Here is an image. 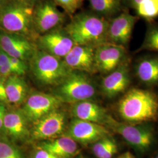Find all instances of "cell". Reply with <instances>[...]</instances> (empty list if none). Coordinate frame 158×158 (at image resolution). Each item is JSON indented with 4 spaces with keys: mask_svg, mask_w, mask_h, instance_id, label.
<instances>
[{
    "mask_svg": "<svg viewBox=\"0 0 158 158\" xmlns=\"http://www.w3.org/2000/svg\"><path fill=\"white\" fill-rule=\"evenodd\" d=\"M118 112L124 123L139 124L158 119V96L152 91L133 88L119 100Z\"/></svg>",
    "mask_w": 158,
    "mask_h": 158,
    "instance_id": "1",
    "label": "cell"
},
{
    "mask_svg": "<svg viewBox=\"0 0 158 158\" xmlns=\"http://www.w3.org/2000/svg\"><path fill=\"white\" fill-rule=\"evenodd\" d=\"M109 19L95 14L83 12L75 14L64 28L75 45L96 47L107 42Z\"/></svg>",
    "mask_w": 158,
    "mask_h": 158,
    "instance_id": "2",
    "label": "cell"
},
{
    "mask_svg": "<svg viewBox=\"0 0 158 158\" xmlns=\"http://www.w3.org/2000/svg\"><path fill=\"white\" fill-rule=\"evenodd\" d=\"M34 6L19 0H10L0 6V27L4 32L32 40L37 36L34 27Z\"/></svg>",
    "mask_w": 158,
    "mask_h": 158,
    "instance_id": "3",
    "label": "cell"
},
{
    "mask_svg": "<svg viewBox=\"0 0 158 158\" xmlns=\"http://www.w3.org/2000/svg\"><path fill=\"white\" fill-rule=\"evenodd\" d=\"M29 62L34 77L42 85H58L72 72L60 58L41 50L36 49Z\"/></svg>",
    "mask_w": 158,
    "mask_h": 158,
    "instance_id": "4",
    "label": "cell"
},
{
    "mask_svg": "<svg viewBox=\"0 0 158 158\" xmlns=\"http://www.w3.org/2000/svg\"><path fill=\"white\" fill-rule=\"evenodd\" d=\"M55 94L62 102L74 104L90 100L95 96L96 89L85 74L72 72L57 85Z\"/></svg>",
    "mask_w": 158,
    "mask_h": 158,
    "instance_id": "5",
    "label": "cell"
},
{
    "mask_svg": "<svg viewBox=\"0 0 158 158\" xmlns=\"http://www.w3.org/2000/svg\"><path fill=\"white\" fill-rule=\"evenodd\" d=\"M106 126L121 136L130 146L140 152L148 151L155 141L152 128L143 124L120 123L111 117Z\"/></svg>",
    "mask_w": 158,
    "mask_h": 158,
    "instance_id": "6",
    "label": "cell"
},
{
    "mask_svg": "<svg viewBox=\"0 0 158 158\" xmlns=\"http://www.w3.org/2000/svg\"><path fill=\"white\" fill-rule=\"evenodd\" d=\"M64 20V14L52 1H39L34 6V29L39 36L58 28Z\"/></svg>",
    "mask_w": 158,
    "mask_h": 158,
    "instance_id": "7",
    "label": "cell"
},
{
    "mask_svg": "<svg viewBox=\"0 0 158 158\" xmlns=\"http://www.w3.org/2000/svg\"><path fill=\"white\" fill-rule=\"evenodd\" d=\"M139 18L124 10L118 15L109 19L107 42L127 48L130 43L134 29Z\"/></svg>",
    "mask_w": 158,
    "mask_h": 158,
    "instance_id": "8",
    "label": "cell"
},
{
    "mask_svg": "<svg viewBox=\"0 0 158 158\" xmlns=\"http://www.w3.org/2000/svg\"><path fill=\"white\" fill-rule=\"evenodd\" d=\"M128 58L126 48L123 46L106 42L95 48L96 71L102 74L110 73Z\"/></svg>",
    "mask_w": 158,
    "mask_h": 158,
    "instance_id": "9",
    "label": "cell"
},
{
    "mask_svg": "<svg viewBox=\"0 0 158 158\" xmlns=\"http://www.w3.org/2000/svg\"><path fill=\"white\" fill-rule=\"evenodd\" d=\"M62 103L55 95L35 92L28 96L21 110L29 121L34 124L57 110Z\"/></svg>",
    "mask_w": 158,
    "mask_h": 158,
    "instance_id": "10",
    "label": "cell"
},
{
    "mask_svg": "<svg viewBox=\"0 0 158 158\" xmlns=\"http://www.w3.org/2000/svg\"><path fill=\"white\" fill-rule=\"evenodd\" d=\"M38 44L41 51L60 59L66 56L75 45L64 28H59L40 35Z\"/></svg>",
    "mask_w": 158,
    "mask_h": 158,
    "instance_id": "11",
    "label": "cell"
},
{
    "mask_svg": "<svg viewBox=\"0 0 158 158\" xmlns=\"http://www.w3.org/2000/svg\"><path fill=\"white\" fill-rule=\"evenodd\" d=\"M33 124L31 129V137L33 139H53L62 134L66 124V115L57 109Z\"/></svg>",
    "mask_w": 158,
    "mask_h": 158,
    "instance_id": "12",
    "label": "cell"
},
{
    "mask_svg": "<svg viewBox=\"0 0 158 158\" xmlns=\"http://www.w3.org/2000/svg\"><path fill=\"white\" fill-rule=\"evenodd\" d=\"M66 136L76 142L87 145L110 136V131L104 125L74 118L69 125Z\"/></svg>",
    "mask_w": 158,
    "mask_h": 158,
    "instance_id": "13",
    "label": "cell"
},
{
    "mask_svg": "<svg viewBox=\"0 0 158 158\" xmlns=\"http://www.w3.org/2000/svg\"><path fill=\"white\" fill-rule=\"evenodd\" d=\"M31 40L18 34L1 32L0 48L8 56L27 62L36 51Z\"/></svg>",
    "mask_w": 158,
    "mask_h": 158,
    "instance_id": "14",
    "label": "cell"
},
{
    "mask_svg": "<svg viewBox=\"0 0 158 158\" xmlns=\"http://www.w3.org/2000/svg\"><path fill=\"white\" fill-rule=\"evenodd\" d=\"M130 81V60L128 58L103 79L102 83V91L107 97H115L128 88Z\"/></svg>",
    "mask_w": 158,
    "mask_h": 158,
    "instance_id": "15",
    "label": "cell"
},
{
    "mask_svg": "<svg viewBox=\"0 0 158 158\" xmlns=\"http://www.w3.org/2000/svg\"><path fill=\"white\" fill-rule=\"evenodd\" d=\"M95 48L91 46L75 45L64 57L63 61L71 70L93 73L96 72Z\"/></svg>",
    "mask_w": 158,
    "mask_h": 158,
    "instance_id": "16",
    "label": "cell"
},
{
    "mask_svg": "<svg viewBox=\"0 0 158 158\" xmlns=\"http://www.w3.org/2000/svg\"><path fill=\"white\" fill-rule=\"evenodd\" d=\"M29 123L22 110L6 112L4 121V132L14 141H25L31 137Z\"/></svg>",
    "mask_w": 158,
    "mask_h": 158,
    "instance_id": "17",
    "label": "cell"
},
{
    "mask_svg": "<svg viewBox=\"0 0 158 158\" xmlns=\"http://www.w3.org/2000/svg\"><path fill=\"white\" fill-rule=\"evenodd\" d=\"M71 113L74 118L102 125H106L111 117L104 108L90 100L74 103Z\"/></svg>",
    "mask_w": 158,
    "mask_h": 158,
    "instance_id": "18",
    "label": "cell"
},
{
    "mask_svg": "<svg viewBox=\"0 0 158 158\" xmlns=\"http://www.w3.org/2000/svg\"><path fill=\"white\" fill-rule=\"evenodd\" d=\"M138 80L148 85H158V55H150L140 58L135 66Z\"/></svg>",
    "mask_w": 158,
    "mask_h": 158,
    "instance_id": "19",
    "label": "cell"
},
{
    "mask_svg": "<svg viewBox=\"0 0 158 158\" xmlns=\"http://www.w3.org/2000/svg\"><path fill=\"white\" fill-rule=\"evenodd\" d=\"M40 148L46 150L60 158H72L77 154V142L68 136L44 142Z\"/></svg>",
    "mask_w": 158,
    "mask_h": 158,
    "instance_id": "20",
    "label": "cell"
},
{
    "mask_svg": "<svg viewBox=\"0 0 158 158\" xmlns=\"http://www.w3.org/2000/svg\"><path fill=\"white\" fill-rule=\"evenodd\" d=\"M6 93L8 103L16 106L23 104L28 97V86L20 76L12 74L6 80Z\"/></svg>",
    "mask_w": 158,
    "mask_h": 158,
    "instance_id": "21",
    "label": "cell"
},
{
    "mask_svg": "<svg viewBox=\"0 0 158 158\" xmlns=\"http://www.w3.org/2000/svg\"><path fill=\"white\" fill-rule=\"evenodd\" d=\"M124 5L132 9L136 16L148 23L158 18V0H124Z\"/></svg>",
    "mask_w": 158,
    "mask_h": 158,
    "instance_id": "22",
    "label": "cell"
},
{
    "mask_svg": "<svg viewBox=\"0 0 158 158\" xmlns=\"http://www.w3.org/2000/svg\"><path fill=\"white\" fill-rule=\"evenodd\" d=\"M91 10L96 14L110 19L124 9V0H88Z\"/></svg>",
    "mask_w": 158,
    "mask_h": 158,
    "instance_id": "23",
    "label": "cell"
},
{
    "mask_svg": "<svg viewBox=\"0 0 158 158\" xmlns=\"http://www.w3.org/2000/svg\"><path fill=\"white\" fill-rule=\"evenodd\" d=\"M92 150L97 158H113L118 152V145L114 139L108 136L94 143Z\"/></svg>",
    "mask_w": 158,
    "mask_h": 158,
    "instance_id": "24",
    "label": "cell"
},
{
    "mask_svg": "<svg viewBox=\"0 0 158 158\" xmlns=\"http://www.w3.org/2000/svg\"><path fill=\"white\" fill-rule=\"evenodd\" d=\"M150 51L158 53V23H148L142 44L136 52Z\"/></svg>",
    "mask_w": 158,
    "mask_h": 158,
    "instance_id": "25",
    "label": "cell"
},
{
    "mask_svg": "<svg viewBox=\"0 0 158 158\" xmlns=\"http://www.w3.org/2000/svg\"><path fill=\"white\" fill-rule=\"evenodd\" d=\"M83 1L84 0H53L55 4L61 7L71 18L83 6Z\"/></svg>",
    "mask_w": 158,
    "mask_h": 158,
    "instance_id": "26",
    "label": "cell"
},
{
    "mask_svg": "<svg viewBox=\"0 0 158 158\" xmlns=\"http://www.w3.org/2000/svg\"><path fill=\"white\" fill-rule=\"evenodd\" d=\"M0 158H23L22 153L10 143L0 141Z\"/></svg>",
    "mask_w": 158,
    "mask_h": 158,
    "instance_id": "27",
    "label": "cell"
},
{
    "mask_svg": "<svg viewBox=\"0 0 158 158\" xmlns=\"http://www.w3.org/2000/svg\"><path fill=\"white\" fill-rule=\"evenodd\" d=\"M9 64L11 68L13 74L21 76L26 73L28 70L26 62L19 59L10 57Z\"/></svg>",
    "mask_w": 158,
    "mask_h": 158,
    "instance_id": "28",
    "label": "cell"
},
{
    "mask_svg": "<svg viewBox=\"0 0 158 158\" xmlns=\"http://www.w3.org/2000/svg\"><path fill=\"white\" fill-rule=\"evenodd\" d=\"M33 158H60L46 150L40 148L34 153Z\"/></svg>",
    "mask_w": 158,
    "mask_h": 158,
    "instance_id": "29",
    "label": "cell"
},
{
    "mask_svg": "<svg viewBox=\"0 0 158 158\" xmlns=\"http://www.w3.org/2000/svg\"><path fill=\"white\" fill-rule=\"evenodd\" d=\"M6 79L0 76V102L8 103L6 93L5 83Z\"/></svg>",
    "mask_w": 158,
    "mask_h": 158,
    "instance_id": "30",
    "label": "cell"
},
{
    "mask_svg": "<svg viewBox=\"0 0 158 158\" xmlns=\"http://www.w3.org/2000/svg\"><path fill=\"white\" fill-rule=\"evenodd\" d=\"M12 74L13 73L9 63L5 66L0 67V76L6 79Z\"/></svg>",
    "mask_w": 158,
    "mask_h": 158,
    "instance_id": "31",
    "label": "cell"
},
{
    "mask_svg": "<svg viewBox=\"0 0 158 158\" xmlns=\"http://www.w3.org/2000/svg\"><path fill=\"white\" fill-rule=\"evenodd\" d=\"M6 112L5 106L0 102V132H4V121Z\"/></svg>",
    "mask_w": 158,
    "mask_h": 158,
    "instance_id": "32",
    "label": "cell"
},
{
    "mask_svg": "<svg viewBox=\"0 0 158 158\" xmlns=\"http://www.w3.org/2000/svg\"><path fill=\"white\" fill-rule=\"evenodd\" d=\"M10 59V56L0 48V67L8 64Z\"/></svg>",
    "mask_w": 158,
    "mask_h": 158,
    "instance_id": "33",
    "label": "cell"
},
{
    "mask_svg": "<svg viewBox=\"0 0 158 158\" xmlns=\"http://www.w3.org/2000/svg\"><path fill=\"white\" fill-rule=\"evenodd\" d=\"M23 3L28 5V6H35V4H36L38 2L39 0H19Z\"/></svg>",
    "mask_w": 158,
    "mask_h": 158,
    "instance_id": "34",
    "label": "cell"
},
{
    "mask_svg": "<svg viewBox=\"0 0 158 158\" xmlns=\"http://www.w3.org/2000/svg\"><path fill=\"white\" fill-rule=\"evenodd\" d=\"M117 158H135V156L130 152L124 153Z\"/></svg>",
    "mask_w": 158,
    "mask_h": 158,
    "instance_id": "35",
    "label": "cell"
},
{
    "mask_svg": "<svg viewBox=\"0 0 158 158\" xmlns=\"http://www.w3.org/2000/svg\"><path fill=\"white\" fill-rule=\"evenodd\" d=\"M10 1V0H0V4H2L5 3V2H7V1Z\"/></svg>",
    "mask_w": 158,
    "mask_h": 158,
    "instance_id": "36",
    "label": "cell"
},
{
    "mask_svg": "<svg viewBox=\"0 0 158 158\" xmlns=\"http://www.w3.org/2000/svg\"><path fill=\"white\" fill-rule=\"evenodd\" d=\"M85 158V157H83V156H79V158Z\"/></svg>",
    "mask_w": 158,
    "mask_h": 158,
    "instance_id": "37",
    "label": "cell"
},
{
    "mask_svg": "<svg viewBox=\"0 0 158 158\" xmlns=\"http://www.w3.org/2000/svg\"><path fill=\"white\" fill-rule=\"evenodd\" d=\"M155 158H158V153L157 154V155L156 156V157H155Z\"/></svg>",
    "mask_w": 158,
    "mask_h": 158,
    "instance_id": "38",
    "label": "cell"
}]
</instances>
